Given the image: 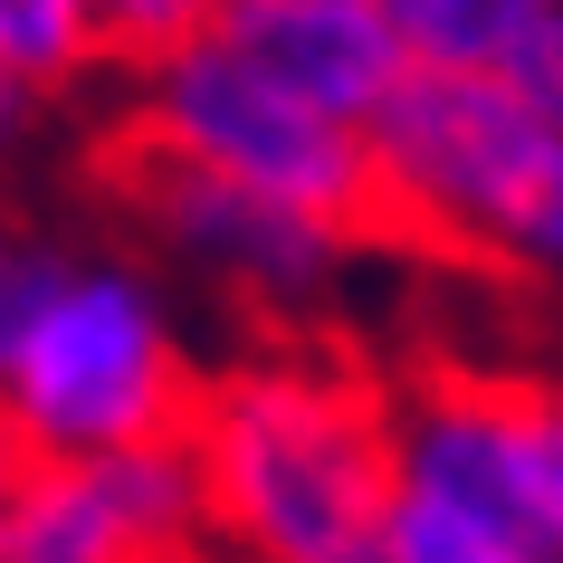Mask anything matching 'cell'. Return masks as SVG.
<instances>
[{"label":"cell","instance_id":"cell-1","mask_svg":"<svg viewBox=\"0 0 563 563\" xmlns=\"http://www.w3.org/2000/svg\"><path fill=\"white\" fill-rule=\"evenodd\" d=\"M210 563H383L391 383L344 334L239 344L181 420Z\"/></svg>","mask_w":563,"mask_h":563},{"label":"cell","instance_id":"cell-2","mask_svg":"<svg viewBox=\"0 0 563 563\" xmlns=\"http://www.w3.org/2000/svg\"><path fill=\"white\" fill-rule=\"evenodd\" d=\"M363 153L391 258H449L563 306V115L487 77L411 67L363 124Z\"/></svg>","mask_w":563,"mask_h":563},{"label":"cell","instance_id":"cell-3","mask_svg":"<svg viewBox=\"0 0 563 563\" xmlns=\"http://www.w3.org/2000/svg\"><path fill=\"white\" fill-rule=\"evenodd\" d=\"M201 373L210 354L191 334V297L115 220L106 230L77 220L38 316L0 363V411L30 459H106V449L181 440Z\"/></svg>","mask_w":563,"mask_h":563},{"label":"cell","instance_id":"cell-4","mask_svg":"<svg viewBox=\"0 0 563 563\" xmlns=\"http://www.w3.org/2000/svg\"><path fill=\"white\" fill-rule=\"evenodd\" d=\"M96 201L191 306H210L220 325H239V344H277V334H344L373 258H391L383 239L334 230L316 210H287L267 191L210 181L191 163L134 153L115 134H96L87 153Z\"/></svg>","mask_w":563,"mask_h":563},{"label":"cell","instance_id":"cell-5","mask_svg":"<svg viewBox=\"0 0 563 563\" xmlns=\"http://www.w3.org/2000/svg\"><path fill=\"white\" fill-rule=\"evenodd\" d=\"M115 106L96 134H115L134 153H163V163H191L210 181H239V191H267L287 210H316L334 230H373V153H363V124L316 115L306 96H287L267 67H249L230 38L210 30L191 48H173L144 77H115Z\"/></svg>","mask_w":563,"mask_h":563},{"label":"cell","instance_id":"cell-6","mask_svg":"<svg viewBox=\"0 0 563 563\" xmlns=\"http://www.w3.org/2000/svg\"><path fill=\"white\" fill-rule=\"evenodd\" d=\"M0 563H210L201 468L181 440L30 459L0 497Z\"/></svg>","mask_w":563,"mask_h":563},{"label":"cell","instance_id":"cell-7","mask_svg":"<svg viewBox=\"0 0 563 563\" xmlns=\"http://www.w3.org/2000/svg\"><path fill=\"white\" fill-rule=\"evenodd\" d=\"M220 38L334 124H373L391 106V87L411 77L383 0H230Z\"/></svg>","mask_w":563,"mask_h":563},{"label":"cell","instance_id":"cell-8","mask_svg":"<svg viewBox=\"0 0 563 563\" xmlns=\"http://www.w3.org/2000/svg\"><path fill=\"white\" fill-rule=\"evenodd\" d=\"M401 58L430 77H487L563 115V0H383Z\"/></svg>","mask_w":563,"mask_h":563},{"label":"cell","instance_id":"cell-9","mask_svg":"<svg viewBox=\"0 0 563 563\" xmlns=\"http://www.w3.org/2000/svg\"><path fill=\"white\" fill-rule=\"evenodd\" d=\"M497 430L516 516L563 563V363H497Z\"/></svg>","mask_w":563,"mask_h":563},{"label":"cell","instance_id":"cell-10","mask_svg":"<svg viewBox=\"0 0 563 563\" xmlns=\"http://www.w3.org/2000/svg\"><path fill=\"white\" fill-rule=\"evenodd\" d=\"M0 77H20L48 96L58 115H77L87 96H106V58H96V10L87 0H0Z\"/></svg>","mask_w":563,"mask_h":563},{"label":"cell","instance_id":"cell-11","mask_svg":"<svg viewBox=\"0 0 563 563\" xmlns=\"http://www.w3.org/2000/svg\"><path fill=\"white\" fill-rule=\"evenodd\" d=\"M383 563H554L534 534L497 526V516H468L449 497H420V487H391L383 516Z\"/></svg>","mask_w":563,"mask_h":563},{"label":"cell","instance_id":"cell-12","mask_svg":"<svg viewBox=\"0 0 563 563\" xmlns=\"http://www.w3.org/2000/svg\"><path fill=\"white\" fill-rule=\"evenodd\" d=\"M67 239H77V220L38 210L30 191H0V363L20 344V325L38 316L48 277H58V258H67Z\"/></svg>","mask_w":563,"mask_h":563},{"label":"cell","instance_id":"cell-13","mask_svg":"<svg viewBox=\"0 0 563 563\" xmlns=\"http://www.w3.org/2000/svg\"><path fill=\"white\" fill-rule=\"evenodd\" d=\"M87 10H96V58H106V77H144L173 48L220 30L230 0H87Z\"/></svg>","mask_w":563,"mask_h":563},{"label":"cell","instance_id":"cell-14","mask_svg":"<svg viewBox=\"0 0 563 563\" xmlns=\"http://www.w3.org/2000/svg\"><path fill=\"white\" fill-rule=\"evenodd\" d=\"M48 134H58V106H48V96H30L20 77H0V191H20V181L38 173Z\"/></svg>","mask_w":563,"mask_h":563},{"label":"cell","instance_id":"cell-15","mask_svg":"<svg viewBox=\"0 0 563 563\" xmlns=\"http://www.w3.org/2000/svg\"><path fill=\"white\" fill-rule=\"evenodd\" d=\"M20 468H30V449H20V430H10V411H0V497L20 487Z\"/></svg>","mask_w":563,"mask_h":563}]
</instances>
